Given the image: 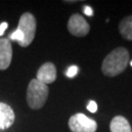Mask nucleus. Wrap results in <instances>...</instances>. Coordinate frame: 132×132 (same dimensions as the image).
<instances>
[{
	"label": "nucleus",
	"instance_id": "10",
	"mask_svg": "<svg viewBox=\"0 0 132 132\" xmlns=\"http://www.w3.org/2000/svg\"><path fill=\"white\" fill-rule=\"evenodd\" d=\"M118 29L124 39L132 41V16H128L121 20L118 24Z\"/></svg>",
	"mask_w": 132,
	"mask_h": 132
},
{
	"label": "nucleus",
	"instance_id": "13",
	"mask_svg": "<svg viewBox=\"0 0 132 132\" xmlns=\"http://www.w3.org/2000/svg\"><path fill=\"white\" fill-rule=\"evenodd\" d=\"M97 109H98V106H97V103L95 101H90L88 106H87V110L89 111L90 113H96L97 112Z\"/></svg>",
	"mask_w": 132,
	"mask_h": 132
},
{
	"label": "nucleus",
	"instance_id": "6",
	"mask_svg": "<svg viewBox=\"0 0 132 132\" xmlns=\"http://www.w3.org/2000/svg\"><path fill=\"white\" fill-rule=\"evenodd\" d=\"M56 67L50 62L43 64L42 66L39 68V70L37 71V75H36V79L46 85L54 82L56 80Z\"/></svg>",
	"mask_w": 132,
	"mask_h": 132
},
{
	"label": "nucleus",
	"instance_id": "3",
	"mask_svg": "<svg viewBox=\"0 0 132 132\" xmlns=\"http://www.w3.org/2000/svg\"><path fill=\"white\" fill-rule=\"evenodd\" d=\"M17 29L20 30L24 36V40L20 44V46L28 47L32 42L36 32V20L34 16L30 13H24L22 15Z\"/></svg>",
	"mask_w": 132,
	"mask_h": 132
},
{
	"label": "nucleus",
	"instance_id": "16",
	"mask_svg": "<svg viewBox=\"0 0 132 132\" xmlns=\"http://www.w3.org/2000/svg\"><path fill=\"white\" fill-rule=\"evenodd\" d=\"M130 65H131V66H132V61H131V62H130Z\"/></svg>",
	"mask_w": 132,
	"mask_h": 132
},
{
	"label": "nucleus",
	"instance_id": "8",
	"mask_svg": "<svg viewBox=\"0 0 132 132\" xmlns=\"http://www.w3.org/2000/svg\"><path fill=\"white\" fill-rule=\"evenodd\" d=\"M15 113L9 105L0 103V129H7L13 125Z\"/></svg>",
	"mask_w": 132,
	"mask_h": 132
},
{
	"label": "nucleus",
	"instance_id": "1",
	"mask_svg": "<svg viewBox=\"0 0 132 132\" xmlns=\"http://www.w3.org/2000/svg\"><path fill=\"white\" fill-rule=\"evenodd\" d=\"M129 64V52L125 48L118 47L109 53L102 64V71L107 76H117L126 69Z\"/></svg>",
	"mask_w": 132,
	"mask_h": 132
},
{
	"label": "nucleus",
	"instance_id": "7",
	"mask_svg": "<svg viewBox=\"0 0 132 132\" xmlns=\"http://www.w3.org/2000/svg\"><path fill=\"white\" fill-rule=\"evenodd\" d=\"M12 45L7 38H0V70L8 69L12 61Z\"/></svg>",
	"mask_w": 132,
	"mask_h": 132
},
{
	"label": "nucleus",
	"instance_id": "2",
	"mask_svg": "<svg viewBox=\"0 0 132 132\" xmlns=\"http://www.w3.org/2000/svg\"><path fill=\"white\" fill-rule=\"evenodd\" d=\"M48 93L49 89L47 85L38 81L36 78L31 80L27 90V102L29 108L33 110L42 108L47 101Z\"/></svg>",
	"mask_w": 132,
	"mask_h": 132
},
{
	"label": "nucleus",
	"instance_id": "4",
	"mask_svg": "<svg viewBox=\"0 0 132 132\" xmlns=\"http://www.w3.org/2000/svg\"><path fill=\"white\" fill-rule=\"evenodd\" d=\"M69 127L71 132H96L97 122L83 113H76L69 119Z\"/></svg>",
	"mask_w": 132,
	"mask_h": 132
},
{
	"label": "nucleus",
	"instance_id": "5",
	"mask_svg": "<svg viewBox=\"0 0 132 132\" xmlns=\"http://www.w3.org/2000/svg\"><path fill=\"white\" fill-rule=\"evenodd\" d=\"M68 30L75 36L83 37L89 33L90 26L79 14H73L68 22Z\"/></svg>",
	"mask_w": 132,
	"mask_h": 132
},
{
	"label": "nucleus",
	"instance_id": "11",
	"mask_svg": "<svg viewBox=\"0 0 132 132\" xmlns=\"http://www.w3.org/2000/svg\"><path fill=\"white\" fill-rule=\"evenodd\" d=\"M10 37H11V39H13V40L18 41L19 44H21V43L23 42V40H24V36H23V34H22V32H21L20 30H18V29H16L14 32L10 35Z\"/></svg>",
	"mask_w": 132,
	"mask_h": 132
},
{
	"label": "nucleus",
	"instance_id": "12",
	"mask_svg": "<svg viewBox=\"0 0 132 132\" xmlns=\"http://www.w3.org/2000/svg\"><path fill=\"white\" fill-rule=\"evenodd\" d=\"M78 71V68L76 66H71L69 68V70L67 71V76L68 77H73L77 73Z\"/></svg>",
	"mask_w": 132,
	"mask_h": 132
},
{
	"label": "nucleus",
	"instance_id": "15",
	"mask_svg": "<svg viewBox=\"0 0 132 132\" xmlns=\"http://www.w3.org/2000/svg\"><path fill=\"white\" fill-rule=\"evenodd\" d=\"M8 28V24L7 23H2L0 24V35H2L4 31L6 30V28Z\"/></svg>",
	"mask_w": 132,
	"mask_h": 132
},
{
	"label": "nucleus",
	"instance_id": "9",
	"mask_svg": "<svg viewBox=\"0 0 132 132\" xmlns=\"http://www.w3.org/2000/svg\"><path fill=\"white\" fill-rule=\"evenodd\" d=\"M110 129L111 132H132V128L128 120L121 116H117L112 119Z\"/></svg>",
	"mask_w": 132,
	"mask_h": 132
},
{
	"label": "nucleus",
	"instance_id": "14",
	"mask_svg": "<svg viewBox=\"0 0 132 132\" xmlns=\"http://www.w3.org/2000/svg\"><path fill=\"white\" fill-rule=\"evenodd\" d=\"M84 14L87 15V16H89V17L93 16V10H92V8L89 7V6H85L84 7Z\"/></svg>",
	"mask_w": 132,
	"mask_h": 132
}]
</instances>
